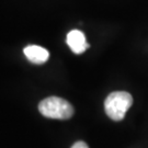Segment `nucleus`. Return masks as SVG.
Instances as JSON below:
<instances>
[{"label": "nucleus", "instance_id": "1", "mask_svg": "<svg viewBox=\"0 0 148 148\" xmlns=\"http://www.w3.org/2000/svg\"><path fill=\"white\" fill-rule=\"evenodd\" d=\"M38 111L43 116L56 120H68L74 115V108L63 98L48 97L40 102Z\"/></svg>", "mask_w": 148, "mask_h": 148}, {"label": "nucleus", "instance_id": "2", "mask_svg": "<svg viewBox=\"0 0 148 148\" xmlns=\"http://www.w3.org/2000/svg\"><path fill=\"white\" fill-rule=\"evenodd\" d=\"M133 104V98L128 92L115 91L108 95L104 101L106 115L113 121H122Z\"/></svg>", "mask_w": 148, "mask_h": 148}, {"label": "nucleus", "instance_id": "3", "mask_svg": "<svg viewBox=\"0 0 148 148\" xmlns=\"http://www.w3.org/2000/svg\"><path fill=\"white\" fill-rule=\"evenodd\" d=\"M66 42L75 54H82L84 52H86V49L90 47V45L87 43L84 32L79 30H73L69 32L67 34Z\"/></svg>", "mask_w": 148, "mask_h": 148}, {"label": "nucleus", "instance_id": "4", "mask_svg": "<svg viewBox=\"0 0 148 148\" xmlns=\"http://www.w3.org/2000/svg\"><path fill=\"white\" fill-rule=\"evenodd\" d=\"M23 53L31 63L33 64H44L49 58V53L46 48L38 45H29L23 49Z\"/></svg>", "mask_w": 148, "mask_h": 148}, {"label": "nucleus", "instance_id": "5", "mask_svg": "<svg viewBox=\"0 0 148 148\" xmlns=\"http://www.w3.org/2000/svg\"><path fill=\"white\" fill-rule=\"evenodd\" d=\"M71 148H89V147H88V145H87L85 142L79 140V142H76V143L71 146Z\"/></svg>", "mask_w": 148, "mask_h": 148}]
</instances>
